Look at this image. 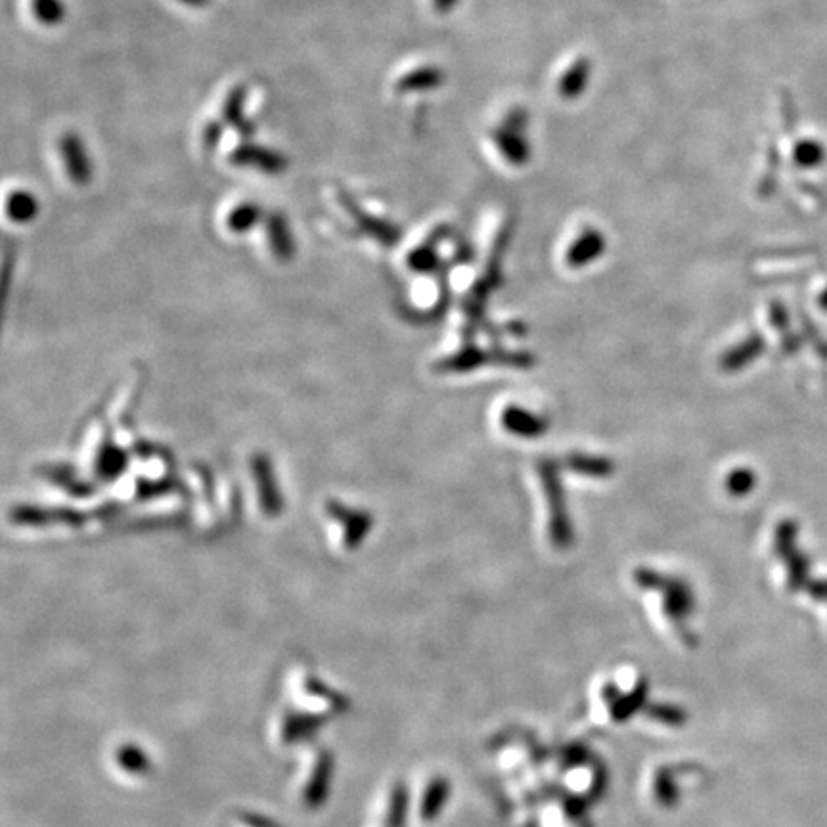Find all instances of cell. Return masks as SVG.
<instances>
[{"label":"cell","mask_w":827,"mask_h":827,"mask_svg":"<svg viewBox=\"0 0 827 827\" xmlns=\"http://www.w3.org/2000/svg\"><path fill=\"white\" fill-rule=\"evenodd\" d=\"M228 161L236 167H253L265 175H282L286 173L290 161L288 157L267 146H259L253 142H244L228 154Z\"/></svg>","instance_id":"obj_1"},{"label":"cell","mask_w":827,"mask_h":827,"mask_svg":"<svg viewBox=\"0 0 827 827\" xmlns=\"http://www.w3.org/2000/svg\"><path fill=\"white\" fill-rule=\"evenodd\" d=\"M58 150L64 159L69 179L77 186H87L92 179V161L83 138L77 133H66L58 142Z\"/></svg>","instance_id":"obj_2"},{"label":"cell","mask_w":827,"mask_h":827,"mask_svg":"<svg viewBox=\"0 0 827 827\" xmlns=\"http://www.w3.org/2000/svg\"><path fill=\"white\" fill-rule=\"evenodd\" d=\"M246 102L247 89L244 85H236V87L228 90L223 104V121L226 125H230L232 129H236L240 136L251 138L255 135L257 127L247 117Z\"/></svg>","instance_id":"obj_3"},{"label":"cell","mask_w":827,"mask_h":827,"mask_svg":"<svg viewBox=\"0 0 827 827\" xmlns=\"http://www.w3.org/2000/svg\"><path fill=\"white\" fill-rule=\"evenodd\" d=\"M441 83H443L441 69L427 66V68L412 69L404 73L403 77L397 81L395 89L401 94H408V92L437 89Z\"/></svg>","instance_id":"obj_4"},{"label":"cell","mask_w":827,"mask_h":827,"mask_svg":"<svg viewBox=\"0 0 827 827\" xmlns=\"http://www.w3.org/2000/svg\"><path fill=\"white\" fill-rule=\"evenodd\" d=\"M6 209H8V215H10L12 221H16V223H29V221H33V219L37 217V213H39V202H37V198H35L31 192H27V190H16V192L10 194L8 203H6Z\"/></svg>","instance_id":"obj_5"},{"label":"cell","mask_w":827,"mask_h":827,"mask_svg":"<svg viewBox=\"0 0 827 827\" xmlns=\"http://www.w3.org/2000/svg\"><path fill=\"white\" fill-rule=\"evenodd\" d=\"M31 10L37 22L54 27L66 20V4L64 0H31Z\"/></svg>","instance_id":"obj_6"},{"label":"cell","mask_w":827,"mask_h":827,"mask_svg":"<svg viewBox=\"0 0 827 827\" xmlns=\"http://www.w3.org/2000/svg\"><path fill=\"white\" fill-rule=\"evenodd\" d=\"M259 217H261V211H259L257 205L244 203V205L236 207V209L230 213L228 226H230L234 232H247L253 224L259 221Z\"/></svg>","instance_id":"obj_7"},{"label":"cell","mask_w":827,"mask_h":827,"mask_svg":"<svg viewBox=\"0 0 827 827\" xmlns=\"http://www.w3.org/2000/svg\"><path fill=\"white\" fill-rule=\"evenodd\" d=\"M826 159L824 146L816 140H805L795 148V161L803 167H816Z\"/></svg>","instance_id":"obj_8"},{"label":"cell","mask_w":827,"mask_h":827,"mask_svg":"<svg viewBox=\"0 0 827 827\" xmlns=\"http://www.w3.org/2000/svg\"><path fill=\"white\" fill-rule=\"evenodd\" d=\"M269 236L272 246L276 247L278 253H290L291 238L288 226L280 215H272L269 221Z\"/></svg>","instance_id":"obj_9"},{"label":"cell","mask_w":827,"mask_h":827,"mask_svg":"<svg viewBox=\"0 0 827 827\" xmlns=\"http://www.w3.org/2000/svg\"><path fill=\"white\" fill-rule=\"evenodd\" d=\"M447 795V782H443V780H437V782L431 785V789L427 791V799H425V818H433L435 814H439V808L445 805V801H447Z\"/></svg>","instance_id":"obj_10"},{"label":"cell","mask_w":827,"mask_h":827,"mask_svg":"<svg viewBox=\"0 0 827 827\" xmlns=\"http://www.w3.org/2000/svg\"><path fill=\"white\" fill-rule=\"evenodd\" d=\"M224 135L223 121H209L203 129V148L205 150H215L221 144V138Z\"/></svg>","instance_id":"obj_11"},{"label":"cell","mask_w":827,"mask_h":827,"mask_svg":"<svg viewBox=\"0 0 827 827\" xmlns=\"http://www.w3.org/2000/svg\"><path fill=\"white\" fill-rule=\"evenodd\" d=\"M755 485V473L749 470H739L730 477V491L734 494H747Z\"/></svg>","instance_id":"obj_12"},{"label":"cell","mask_w":827,"mask_h":827,"mask_svg":"<svg viewBox=\"0 0 827 827\" xmlns=\"http://www.w3.org/2000/svg\"><path fill=\"white\" fill-rule=\"evenodd\" d=\"M433 4L437 12H448L456 4V0H433Z\"/></svg>","instance_id":"obj_13"},{"label":"cell","mask_w":827,"mask_h":827,"mask_svg":"<svg viewBox=\"0 0 827 827\" xmlns=\"http://www.w3.org/2000/svg\"><path fill=\"white\" fill-rule=\"evenodd\" d=\"M180 4H186V6H192V8H203V6H207L211 0H179Z\"/></svg>","instance_id":"obj_14"},{"label":"cell","mask_w":827,"mask_h":827,"mask_svg":"<svg viewBox=\"0 0 827 827\" xmlns=\"http://www.w3.org/2000/svg\"><path fill=\"white\" fill-rule=\"evenodd\" d=\"M820 305H822V309L827 311V290L822 293V297H820Z\"/></svg>","instance_id":"obj_15"}]
</instances>
